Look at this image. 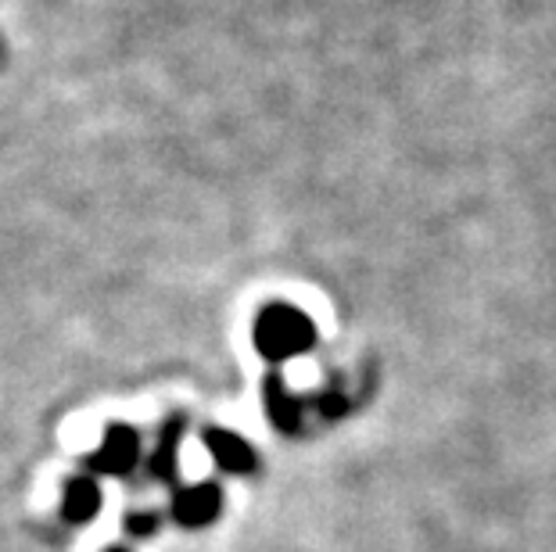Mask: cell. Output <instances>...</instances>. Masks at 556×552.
<instances>
[{
	"instance_id": "6da1fadb",
	"label": "cell",
	"mask_w": 556,
	"mask_h": 552,
	"mask_svg": "<svg viewBox=\"0 0 556 552\" xmlns=\"http://www.w3.org/2000/svg\"><path fill=\"white\" fill-rule=\"evenodd\" d=\"M316 345V323L294 305H266L255 320V348L269 362L294 359Z\"/></svg>"
},
{
	"instance_id": "7a4b0ae2",
	"label": "cell",
	"mask_w": 556,
	"mask_h": 552,
	"mask_svg": "<svg viewBox=\"0 0 556 552\" xmlns=\"http://www.w3.org/2000/svg\"><path fill=\"white\" fill-rule=\"evenodd\" d=\"M140 455V434L126 424H112L104 431V441L101 449L90 455V470H98V474H126V470H134Z\"/></svg>"
},
{
	"instance_id": "3957f363",
	"label": "cell",
	"mask_w": 556,
	"mask_h": 552,
	"mask_svg": "<svg viewBox=\"0 0 556 552\" xmlns=\"http://www.w3.org/2000/svg\"><path fill=\"white\" fill-rule=\"evenodd\" d=\"M223 510V496L216 485H194V488H184L176 491L173 499V516L187 527H201V524H212Z\"/></svg>"
},
{
	"instance_id": "277c9868",
	"label": "cell",
	"mask_w": 556,
	"mask_h": 552,
	"mask_svg": "<svg viewBox=\"0 0 556 552\" xmlns=\"http://www.w3.org/2000/svg\"><path fill=\"white\" fill-rule=\"evenodd\" d=\"M205 445H208V452H212V460H216L219 470H227V474H252L255 463H258V455L255 449L248 445L241 434H233V431H208L205 434Z\"/></svg>"
},
{
	"instance_id": "5b68a950",
	"label": "cell",
	"mask_w": 556,
	"mask_h": 552,
	"mask_svg": "<svg viewBox=\"0 0 556 552\" xmlns=\"http://www.w3.org/2000/svg\"><path fill=\"white\" fill-rule=\"evenodd\" d=\"M266 413H269V420H274V427L288 431V434L302 427L299 398L288 391V384H283L277 373H269L266 377Z\"/></svg>"
},
{
	"instance_id": "8992f818",
	"label": "cell",
	"mask_w": 556,
	"mask_h": 552,
	"mask_svg": "<svg viewBox=\"0 0 556 552\" xmlns=\"http://www.w3.org/2000/svg\"><path fill=\"white\" fill-rule=\"evenodd\" d=\"M101 510V488L93 485L90 477H76L73 485L65 488V502H62V513L68 524H87L93 521Z\"/></svg>"
},
{
	"instance_id": "52a82bcc",
	"label": "cell",
	"mask_w": 556,
	"mask_h": 552,
	"mask_svg": "<svg viewBox=\"0 0 556 552\" xmlns=\"http://www.w3.org/2000/svg\"><path fill=\"white\" fill-rule=\"evenodd\" d=\"M180 434H184V424H180V420H169V424L162 427L159 452L151 455V477H155V480H169V477H173V470H176V452H180Z\"/></svg>"
},
{
	"instance_id": "ba28073f",
	"label": "cell",
	"mask_w": 556,
	"mask_h": 552,
	"mask_svg": "<svg viewBox=\"0 0 556 552\" xmlns=\"http://www.w3.org/2000/svg\"><path fill=\"white\" fill-rule=\"evenodd\" d=\"M155 527H159V516H155V513H134V516H126V531H129V535H140V538H144V535L155 531Z\"/></svg>"
},
{
	"instance_id": "9c48e42d",
	"label": "cell",
	"mask_w": 556,
	"mask_h": 552,
	"mask_svg": "<svg viewBox=\"0 0 556 552\" xmlns=\"http://www.w3.org/2000/svg\"><path fill=\"white\" fill-rule=\"evenodd\" d=\"M109 552H126V549H109Z\"/></svg>"
}]
</instances>
